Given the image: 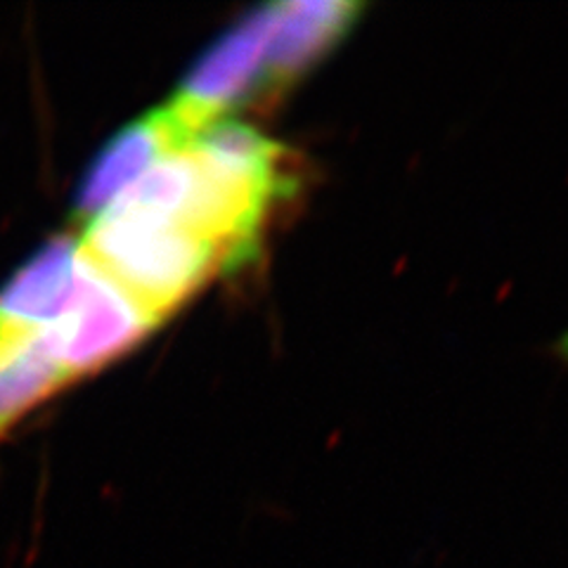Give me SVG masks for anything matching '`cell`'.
I'll return each mask as SVG.
<instances>
[{
  "label": "cell",
  "mask_w": 568,
  "mask_h": 568,
  "mask_svg": "<svg viewBox=\"0 0 568 568\" xmlns=\"http://www.w3.org/2000/svg\"><path fill=\"white\" fill-rule=\"evenodd\" d=\"M79 254L159 323L213 273L225 271L219 248L190 227L114 209L88 223Z\"/></svg>",
  "instance_id": "cell-1"
},
{
  "label": "cell",
  "mask_w": 568,
  "mask_h": 568,
  "mask_svg": "<svg viewBox=\"0 0 568 568\" xmlns=\"http://www.w3.org/2000/svg\"><path fill=\"white\" fill-rule=\"evenodd\" d=\"M271 6L254 10L194 62L181 91L169 102L173 114L197 138L230 106L263 98L265 48L271 36Z\"/></svg>",
  "instance_id": "cell-2"
},
{
  "label": "cell",
  "mask_w": 568,
  "mask_h": 568,
  "mask_svg": "<svg viewBox=\"0 0 568 568\" xmlns=\"http://www.w3.org/2000/svg\"><path fill=\"white\" fill-rule=\"evenodd\" d=\"M156 325L152 313L79 254L74 306L48 332L67 377L77 379L119 358Z\"/></svg>",
  "instance_id": "cell-3"
},
{
  "label": "cell",
  "mask_w": 568,
  "mask_h": 568,
  "mask_svg": "<svg viewBox=\"0 0 568 568\" xmlns=\"http://www.w3.org/2000/svg\"><path fill=\"white\" fill-rule=\"evenodd\" d=\"M192 133L183 126L169 104L154 110L119 131L98 154L79 187L74 216L91 223L162 159L185 150Z\"/></svg>",
  "instance_id": "cell-4"
},
{
  "label": "cell",
  "mask_w": 568,
  "mask_h": 568,
  "mask_svg": "<svg viewBox=\"0 0 568 568\" xmlns=\"http://www.w3.org/2000/svg\"><path fill=\"white\" fill-rule=\"evenodd\" d=\"M271 12L263 98L282 93L323 60L358 20L361 6L344 0H290L271 6Z\"/></svg>",
  "instance_id": "cell-5"
},
{
  "label": "cell",
  "mask_w": 568,
  "mask_h": 568,
  "mask_svg": "<svg viewBox=\"0 0 568 568\" xmlns=\"http://www.w3.org/2000/svg\"><path fill=\"white\" fill-rule=\"evenodd\" d=\"M79 290V242L50 240L0 292V329L33 336L74 306Z\"/></svg>",
  "instance_id": "cell-6"
},
{
  "label": "cell",
  "mask_w": 568,
  "mask_h": 568,
  "mask_svg": "<svg viewBox=\"0 0 568 568\" xmlns=\"http://www.w3.org/2000/svg\"><path fill=\"white\" fill-rule=\"evenodd\" d=\"M69 382L48 327L33 336L0 332V436Z\"/></svg>",
  "instance_id": "cell-7"
}]
</instances>
